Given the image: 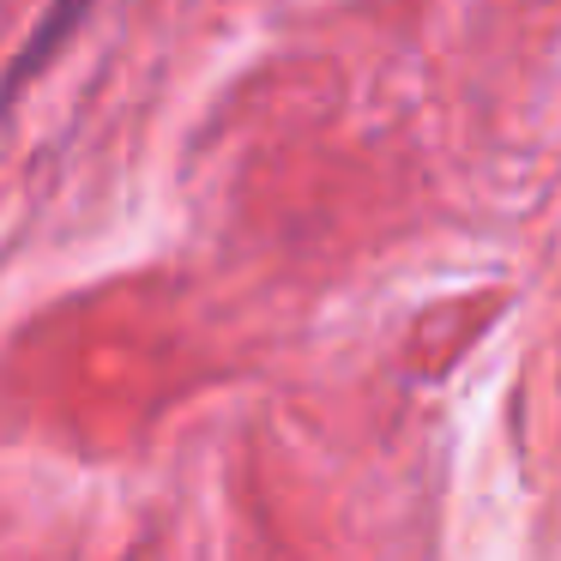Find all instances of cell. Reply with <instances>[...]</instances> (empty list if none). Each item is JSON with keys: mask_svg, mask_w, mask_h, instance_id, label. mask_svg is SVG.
Instances as JSON below:
<instances>
[{"mask_svg": "<svg viewBox=\"0 0 561 561\" xmlns=\"http://www.w3.org/2000/svg\"><path fill=\"white\" fill-rule=\"evenodd\" d=\"M79 13H85V0H55V13H43L37 37H31V49L19 55V67H13V79H19V85H25L31 73H37V61H43V55H49L61 37H67V25H73Z\"/></svg>", "mask_w": 561, "mask_h": 561, "instance_id": "1", "label": "cell"}]
</instances>
